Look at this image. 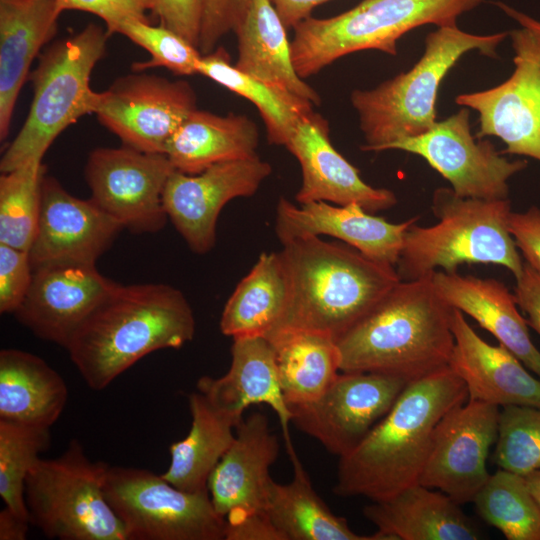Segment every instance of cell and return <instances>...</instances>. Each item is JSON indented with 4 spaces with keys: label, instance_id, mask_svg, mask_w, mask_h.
Masks as SVG:
<instances>
[{
    "label": "cell",
    "instance_id": "1",
    "mask_svg": "<svg viewBox=\"0 0 540 540\" xmlns=\"http://www.w3.org/2000/svg\"><path fill=\"white\" fill-rule=\"evenodd\" d=\"M467 400L466 385L449 366L408 383L361 443L339 457L333 492L375 502L418 484L438 423Z\"/></svg>",
    "mask_w": 540,
    "mask_h": 540
},
{
    "label": "cell",
    "instance_id": "2",
    "mask_svg": "<svg viewBox=\"0 0 540 540\" xmlns=\"http://www.w3.org/2000/svg\"><path fill=\"white\" fill-rule=\"evenodd\" d=\"M185 296L166 284H114L64 347L86 384L102 390L144 356L192 340Z\"/></svg>",
    "mask_w": 540,
    "mask_h": 540
},
{
    "label": "cell",
    "instance_id": "3",
    "mask_svg": "<svg viewBox=\"0 0 540 540\" xmlns=\"http://www.w3.org/2000/svg\"><path fill=\"white\" fill-rule=\"evenodd\" d=\"M452 312L430 276L398 282L336 339L340 371L385 374L410 383L448 367Z\"/></svg>",
    "mask_w": 540,
    "mask_h": 540
},
{
    "label": "cell",
    "instance_id": "4",
    "mask_svg": "<svg viewBox=\"0 0 540 540\" xmlns=\"http://www.w3.org/2000/svg\"><path fill=\"white\" fill-rule=\"evenodd\" d=\"M282 245L289 298L280 322L270 333L309 330L336 340L401 281L394 266L375 261L345 243L303 236Z\"/></svg>",
    "mask_w": 540,
    "mask_h": 540
},
{
    "label": "cell",
    "instance_id": "5",
    "mask_svg": "<svg viewBox=\"0 0 540 540\" xmlns=\"http://www.w3.org/2000/svg\"><path fill=\"white\" fill-rule=\"evenodd\" d=\"M431 209L437 223L414 222L404 234L395 266L401 281L422 279L437 270L456 272L461 264H496L515 279L520 276L524 262L508 230L509 198H466L439 187Z\"/></svg>",
    "mask_w": 540,
    "mask_h": 540
},
{
    "label": "cell",
    "instance_id": "6",
    "mask_svg": "<svg viewBox=\"0 0 540 540\" xmlns=\"http://www.w3.org/2000/svg\"><path fill=\"white\" fill-rule=\"evenodd\" d=\"M508 34L476 35L457 24L437 27L426 36L424 52L410 70L373 89L352 91L365 142L361 149L384 151L395 141L428 131L436 122L437 95L449 70L472 50L494 58Z\"/></svg>",
    "mask_w": 540,
    "mask_h": 540
},
{
    "label": "cell",
    "instance_id": "7",
    "mask_svg": "<svg viewBox=\"0 0 540 540\" xmlns=\"http://www.w3.org/2000/svg\"><path fill=\"white\" fill-rule=\"evenodd\" d=\"M107 29L90 23L77 34L52 43L29 75L33 99L27 118L1 161L6 173L42 161L54 140L81 117L95 114L101 92L90 87L95 65L103 58Z\"/></svg>",
    "mask_w": 540,
    "mask_h": 540
},
{
    "label": "cell",
    "instance_id": "8",
    "mask_svg": "<svg viewBox=\"0 0 540 540\" xmlns=\"http://www.w3.org/2000/svg\"><path fill=\"white\" fill-rule=\"evenodd\" d=\"M482 0H363L331 18L309 17L294 27L293 66L305 79L345 55L378 50L397 54V41L426 24L456 25Z\"/></svg>",
    "mask_w": 540,
    "mask_h": 540
},
{
    "label": "cell",
    "instance_id": "9",
    "mask_svg": "<svg viewBox=\"0 0 540 540\" xmlns=\"http://www.w3.org/2000/svg\"><path fill=\"white\" fill-rule=\"evenodd\" d=\"M109 467L90 460L77 439L59 457L40 458L25 481L30 523L49 539L128 540L105 498Z\"/></svg>",
    "mask_w": 540,
    "mask_h": 540
},
{
    "label": "cell",
    "instance_id": "10",
    "mask_svg": "<svg viewBox=\"0 0 540 540\" xmlns=\"http://www.w3.org/2000/svg\"><path fill=\"white\" fill-rule=\"evenodd\" d=\"M104 494L128 540L224 539L225 519L208 490L188 492L150 470L110 466Z\"/></svg>",
    "mask_w": 540,
    "mask_h": 540
},
{
    "label": "cell",
    "instance_id": "11",
    "mask_svg": "<svg viewBox=\"0 0 540 540\" xmlns=\"http://www.w3.org/2000/svg\"><path fill=\"white\" fill-rule=\"evenodd\" d=\"M469 108L462 107L425 133L389 144L423 158L461 197L507 199L508 180L527 167L524 159L508 160L494 144L471 133Z\"/></svg>",
    "mask_w": 540,
    "mask_h": 540
},
{
    "label": "cell",
    "instance_id": "12",
    "mask_svg": "<svg viewBox=\"0 0 540 540\" xmlns=\"http://www.w3.org/2000/svg\"><path fill=\"white\" fill-rule=\"evenodd\" d=\"M174 170L163 153L123 145L94 149L84 171L90 198L100 208L131 232L154 233L168 219L163 193Z\"/></svg>",
    "mask_w": 540,
    "mask_h": 540
},
{
    "label": "cell",
    "instance_id": "13",
    "mask_svg": "<svg viewBox=\"0 0 540 540\" xmlns=\"http://www.w3.org/2000/svg\"><path fill=\"white\" fill-rule=\"evenodd\" d=\"M509 35L515 52L512 75L493 88L462 93L455 102L477 111L476 138L496 136L506 145L502 154L540 161V39L525 27Z\"/></svg>",
    "mask_w": 540,
    "mask_h": 540
},
{
    "label": "cell",
    "instance_id": "14",
    "mask_svg": "<svg viewBox=\"0 0 540 540\" xmlns=\"http://www.w3.org/2000/svg\"><path fill=\"white\" fill-rule=\"evenodd\" d=\"M187 81L131 74L101 92L95 115L123 145L163 153L168 141L197 106Z\"/></svg>",
    "mask_w": 540,
    "mask_h": 540
},
{
    "label": "cell",
    "instance_id": "15",
    "mask_svg": "<svg viewBox=\"0 0 540 540\" xmlns=\"http://www.w3.org/2000/svg\"><path fill=\"white\" fill-rule=\"evenodd\" d=\"M408 382L371 372H341L315 401L290 407L297 429L339 457L386 416Z\"/></svg>",
    "mask_w": 540,
    "mask_h": 540
},
{
    "label": "cell",
    "instance_id": "16",
    "mask_svg": "<svg viewBox=\"0 0 540 540\" xmlns=\"http://www.w3.org/2000/svg\"><path fill=\"white\" fill-rule=\"evenodd\" d=\"M499 406L467 400L438 423L419 484L459 505L473 502L489 474L486 461L499 432Z\"/></svg>",
    "mask_w": 540,
    "mask_h": 540
},
{
    "label": "cell",
    "instance_id": "17",
    "mask_svg": "<svg viewBox=\"0 0 540 540\" xmlns=\"http://www.w3.org/2000/svg\"><path fill=\"white\" fill-rule=\"evenodd\" d=\"M271 172L259 156L217 163L194 175L174 170L163 193L165 212L189 248L205 254L215 244L217 219L226 203L254 195Z\"/></svg>",
    "mask_w": 540,
    "mask_h": 540
},
{
    "label": "cell",
    "instance_id": "18",
    "mask_svg": "<svg viewBox=\"0 0 540 540\" xmlns=\"http://www.w3.org/2000/svg\"><path fill=\"white\" fill-rule=\"evenodd\" d=\"M123 228L91 198H77L54 177L44 175L37 231L28 251L32 268L95 264Z\"/></svg>",
    "mask_w": 540,
    "mask_h": 540
},
{
    "label": "cell",
    "instance_id": "19",
    "mask_svg": "<svg viewBox=\"0 0 540 540\" xmlns=\"http://www.w3.org/2000/svg\"><path fill=\"white\" fill-rule=\"evenodd\" d=\"M114 284L95 264L43 265L33 269L29 290L14 314L37 337L65 347Z\"/></svg>",
    "mask_w": 540,
    "mask_h": 540
},
{
    "label": "cell",
    "instance_id": "20",
    "mask_svg": "<svg viewBox=\"0 0 540 540\" xmlns=\"http://www.w3.org/2000/svg\"><path fill=\"white\" fill-rule=\"evenodd\" d=\"M285 147L298 160L302 171V184L295 196L299 204L356 203L375 213L397 203L394 192L372 187L360 177L359 170L333 147L326 120L315 112L298 123Z\"/></svg>",
    "mask_w": 540,
    "mask_h": 540
},
{
    "label": "cell",
    "instance_id": "21",
    "mask_svg": "<svg viewBox=\"0 0 540 540\" xmlns=\"http://www.w3.org/2000/svg\"><path fill=\"white\" fill-rule=\"evenodd\" d=\"M418 218L392 223L356 203L316 201L296 206L281 198L276 207L275 232L282 244L297 237L330 236L375 261L395 267L404 234Z\"/></svg>",
    "mask_w": 540,
    "mask_h": 540
},
{
    "label": "cell",
    "instance_id": "22",
    "mask_svg": "<svg viewBox=\"0 0 540 540\" xmlns=\"http://www.w3.org/2000/svg\"><path fill=\"white\" fill-rule=\"evenodd\" d=\"M278 438L268 418L254 412L243 418L235 437L208 481V491L216 512L224 519L265 512L272 478L270 468L279 456Z\"/></svg>",
    "mask_w": 540,
    "mask_h": 540
},
{
    "label": "cell",
    "instance_id": "23",
    "mask_svg": "<svg viewBox=\"0 0 540 540\" xmlns=\"http://www.w3.org/2000/svg\"><path fill=\"white\" fill-rule=\"evenodd\" d=\"M451 330L449 367L466 385L468 400L540 409V380L512 352L482 339L457 309L452 312Z\"/></svg>",
    "mask_w": 540,
    "mask_h": 540
},
{
    "label": "cell",
    "instance_id": "24",
    "mask_svg": "<svg viewBox=\"0 0 540 540\" xmlns=\"http://www.w3.org/2000/svg\"><path fill=\"white\" fill-rule=\"evenodd\" d=\"M197 390L239 420L250 405L270 406L278 416L286 449L293 447L289 435L292 412L280 386L274 348L265 337L233 338L227 373L219 378L201 377Z\"/></svg>",
    "mask_w": 540,
    "mask_h": 540
},
{
    "label": "cell",
    "instance_id": "25",
    "mask_svg": "<svg viewBox=\"0 0 540 540\" xmlns=\"http://www.w3.org/2000/svg\"><path fill=\"white\" fill-rule=\"evenodd\" d=\"M438 296L451 308L473 318L540 377V352L520 314L515 295L494 278L437 270L430 275Z\"/></svg>",
    "mask_w": 540,
    "mask_h": 540
},
{
    "label": "cell",
    "instance_id": "26",
    "mask_svg": "<svg viewBox=\"0 0 540 540\" xmlns=\"http://www.w3.org/2000/svg\"><path fill=\"white\" fill-rule=\"evenodd\" d=\"M56 0H0V138L5 139L33 60L57 32Z\"/></svg>",
    "mask_w": 540,
    "mask_h": 540
},
{
    "label": "cell",
    "instance_id": "27",
    "mask_svg": "<svg viewBox=\"0 0 540 540\" xmlns=\"http://www.w3.org/2000/svg\"><path fill=\"white\" fill-rule=\"evenodd\" d=\"M364 516L385 540H476L480 532L460 505L421 484L365 506Z\"/></svg>",
    "mask_w": 540,
    "mask_h": 540
},
{
    "label": "cell",
    "instance_id": "28",
    "mask_svg": "<svg viewBox=\"0 0 540 540\" xmlns=\"http://www.w3.org/2000/svg\"><path fill=\"white\" fill-rule=\"evenodd\" d=\"M286 29L269 0H251L233 31L238 49L235 67L284 94L319 105V94L293 66Z\"/></svg>",
    "mask_w": 540,
    "mask_h": 540
},
{
    "label": "cell",
    "instance_id": "29",
    "mask_svg": "<svg viewBox=\"0 0 540 540\" xmlns=\"http://www.w3.org/2000/svg\"><path fill=\"white\" fill-rule=\"evenodd\" d=\"M259 133L246 115H217L195 109L167 143L175 170L194 175L217 163L258 156Z\"/></svg>",
    "mask_w": 540,
    "mask_h": 540
},
{
    "label": "cell",
    "instance_id": "30",
    "mask_svg": "<svg viewBox=\"0 0 540 540\" xmlns=\"http://www.w3.org/2000/svg\"><path fill=\"white\" fill-rule=\"evenodd\" d=\"M68 388L42 358L18 349L0 352V420L50 428L61 416Z\"/></svg>",
    "mask_w": 540,
    "mask_h": 540
},
{
    "label": "cell",
    "instance_id": "31",
    "mask_svg": "<svg viewBox=\"0 0 540 540\" xmlns=\"http://www.w3.org/2000/svg\"><path fill=\"white\" fill-rule=\"evenodd\" d=\"M192 417L187 436L170 446L171 461L162 477L175 487L208 490L210 475L235 437L242 420L216 406L197 390L188 397Z\"/></svg>",
    "mask_w": 540,
    "mask_h": 540
},
{
    "label": "cell",
    "instance_id": "32",
    "mask_svg": "<svg viewBox=\"0 0 540 540\" xmlns=\"http://www.w3.org/2000/svg\"><path fill=\"white\" fill-rule=\"evenodd\" d=\"M288 454L293 478L280 484L272 480L265 512L285 540H384L379 532L355 533L343 517L335 515L314 490L294 447Z\"/></svg>",
    "mask_w": 540,
    "mask_h": 540
},
{
    "label": "cell",
    "instance_id": "33",
    "mask_svg": "<svg viewBox=\"0 0 540 540\" xmlns=\"http://www.w3.org/2000/svg\"><path fill=\"white\" fill-rule=\"evenodd\" d=\"M265 338L274 348L280 386L289 408L315 401L338 376L340 354L334 337L283 329Z\"/></svg>",
    "mask_w": 540,
    "mask_h": 540
},
{
    "label": "cell",
    "instance_id": "34",
    "mask_svg": "<svg viewBox=\"0 0 540 540\" xmlns=\"http://www.w3.org/2000/svg\"><path fill=\"white\" fill-rule=\"evenodd\" d=\"M288 298V274L280 251L262 253L226 302L220 330L232 338L266 337L280 322Z\"/></svg>",
    "mask_w": 540,
    "mask_h": 540
},
{
    "label": "cell",
    "instance_id": "35",
    "mask_svg": "<svg viewBox=\"0 0 540 540\" xmlns=\"http://www.w3.org/2000/svg\"><path fill=\"white\" fill-rule=\"evenodd\" d=\"M198 74L251 101L265 123L271 144L285 146L298 123L314 113L311 102L284 94L238 70L222 47L202 55Z\"/></svg>",
    "mask_w": 540,
    "mask_h": 540
},
{
    "label": "cell",
    "instance_id": "36",
    "mask_svg": "<svg viewBox=\"0 0 540 540\" xmlns=\"http://www.w3.org/2000/svg\"><path fill=\"white\" fill-rule=\"evenodd\" d=\"M478 515L508 540H540V506L523 475L499 469L473 499Z\"/></svg>",
    "mask_w": 540,
    "mask_h": 540
},
{
    "label": "cell",
    "instance_id": "37",
    "mask_svg": "<svg viewBox=\"0 0 540 540\" xmlns=\"http://www.w3.org/2000/svg\"><path fill=\"white\" fill-rule=\"evenodd\" d=\"M42 161L27 163L0 176V243L29 251L37 231Z\"/></svg>",
    "mask_w": 540,
    "mask_h": 540
},
{
    "label": "cell",
    "instance_id": "38",
    "mask_svg": "<svg viewBox=\"0 0 540 540\" xmlns=\"http://www.w3.org/2000/svg\"><path fill=\"white\" fill-rule=\"evenodd\" d=\"M49 430L0 420V496L6 507L27 519L25 481L50 444Z\"/></svg>",
    "mask_w": 540,
    "mask_h": 540
},
{
    "label": "cell",
    "instance_id": "39",
    "mask_svg": "<svg viewBox=\"0 0 540 540\" xmlns=\"http://www.w3.org/2000/svg\"><path fill=\"white\" fill-rule=\"evenodd\" d=\"M495 444L493 458L499 468L523 476L540 469V409L504 406Z\"/></svg>",
    "mask_w": 540,
    "mask_h": 540
},
{
    "label": "cell",
    "instance_id": "40",
    "mask_svg": "<svg viewBox=\"0 0 540 540\" xmlns=\"http://www.w3.org/2000/svg\"><path fill=\"white\" fill-rule=\"evenodd\" d=\"M116 33L126 36L150 53V60L133 64L136 72L164 67L176 75L198 73L202 57L199 49L162 25L153 26L149 21L130 20L120 24Z\"/></svg>",
    "mask_w": 540,
    "mask_h": 540
},
{
    "label": "cell",
    "instance_id": "41",
    "mask_svg": "<svg viewBox=\"0 0 540 540\" xmlns=\"http://www.w3.org/2000/svg\"><path fill=\"white\" fill-rule=\"evenodd\" d=\"M33 275L29 252L0 243V312L15 313Z\"/></svg>",
    "mask_w": 540,
    "mask_h": 540
},
{
    "label": "cell",
    "instance_id": "42",
    "mask_svg": "<svg viewBox=\"0 0 540 540\" xmlns=\"http://www.w3.org/2000/svg\"><path fill=\"white\" fill-rule=\"evenodd\" d=\"M251 0H203V19L199 42L202 55L216 49L228 32L234 31L245 16Z\"/></svg>",
    "mask_w": 540,
    "mask_h": 540
},
{
    "label": "cell",
    "instance_id": "43",
    "mask_svg": "<svg viewBox=\"0 0 540 540\" xmlns=\"http://www.w3.org/2000/svg\"><path fill=\"white\" fill-rule=\"evenodd\" d=\"M61 11L78 10L100 17L109 34L116 33L120 24L130 20L148 21L146 12L152 10L153 0H56Z\"/></svg>",
    "mask_w": 540,
    "mask_h": 540
},
{
    "label": "cell",
    "instance_id": "44",
    "mask_svg": "<svg viewBox=\"0 0 540 540\" xmlns=\"http://www.w3.org/2000/svg\"><path fill=\"white\" fill-rule=\"evenodd\" d=\"M153 16L199 49L203 0H153Z\"/></svg>",
    "mask_w": 540,
    "mask_h": 540
},
{
    "label": "cell",
    "instance_id": "45",
    "mask_svg": "<svg viewBox=\"0 0 540 540\" xmlns=\"http://www.w3.org/2000/svg\"><path fill=\"white\" fill-rule=\"evenodd\" d=\"M507 224L525 263L540 275V208L531 206L525 212L511 211Z\"/></svg>",
    "mask_w": 540,
    "mask_h": 540
},
{
    "label": "cell",
    "instance_id": "46",
    "mask_svg": "<svg viewBox=\"0 0 540 540\" xmlns=\"http://www.w3.org/2000/svg\"><path fill=\"white\" fill-rule=\"evenodd\" d=\"M225 540H285L266 512H254L225 519Z\"/></svg>",
    "mask_w": 540,
    "mask_h": 540
},
{
    "label": "cell",
    "instance_id": "47",
    "mask_svg": "<svg viewBox=\"0 0 540 540\" xmlns=\"http://www.w3.org/2000/svg\"><path fill=\"white\" fill-rule=\"evenodd\" d=\"M514 295L518 306L527 314V324L540 335V275L525 262L516 278Z\"/></svg>",
    "mask_w": 540,
    "mask_h": 540
},
{
    "label": "cell",
    "instance_id": "48",
    "mask_svg": "<svg viewBox=\"0 0 540 540\" xmlns=\"http://www.w3.org/2000/svg\"><path fill=\"white\" fill-rule=\"evenodd\" d=\"M285 27H296L310 17L312 10L329 0H269Z\"/></svg>",
    "mask_w": 540,
    "mask_h": 540
},
{
    "label": "cell",
    "instance_id": "49",
    "mask_svg": "<svg viewBox=\"0 0 540 540\" xmlns=\"http://www.w3.org/2000/svg\"><path fill=\"white\" fill-rule=\"evenodd\" d=\"M30 520L5 506L0 512V540H24L27 538Z\"/></svg>",
    "mask_w": 540,
    "mask_h": 540
},
{
    "label": "cell",
    "instance_id": "50",
    "mask_svg": "<svg viewBox=\"0 0 540 540\" xmlns=\"http://www.w3.org/2000/svg\"><path fill=\"white\" fill-rule=\"evenodd\" d=\"M496 5L505 12L509 17L513 18L520 24L521 27L528 28L540 39V21L536 20L523 12L517 11L502 2H496Z\"/></svg>",
    "mask_w": 540,
    "mask_h": 540
},
{
    "label": "cell",
    "instance_id": "51",
    "mask_svg": "<svg viewBox=\"0 0 540 540\" xmlns=\"http://www.w3.org/2000/svg\"><path fill=\"white\" fill-rule=\"evenodd\" d=\"M528 488L540 506V469L524 476Z\"/></svg>",
    "mask_w": 540,
    "mask_h": 540
}]
</instances>
